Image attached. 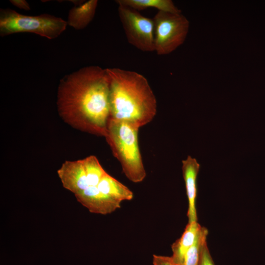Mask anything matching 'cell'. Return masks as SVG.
<instances>
[{
	"instance_id": "cell-13",
	"label": "cell",
	"mask_w": 265,
	"mask_h": 265,
	"mask_svg": "<svg viewBox=\"0 0 265 265\" xmlns=\"http://www.w3.org/2000/svg\"><path fill=\"white\" fill-rule=\"evenodd\" d=\"M208 235L207 229L202 227L197 239L185 255L181 265H199L203 246L207 243Z\"/></svg>"
},
{
	"instance_id": "cell-3",
	"label": "cell",
	"mask_w": 265,
	"mask_h": 265,
	"mask_svg": "<svg viewBox=\"0 0 265 265\" xmlns=\"http://www.w3.org/2000/svg\"><path fill=\"white\" fill-rule=\"evenodd\" d=\"M139 128L127 122L109 118L105 137L126 177L134 183L146 176L138 145Z\"/></svg>"
},
{
	"instance_id": "cell-14",
	"label": "cell",
	"mask_w": 265,
	"mask_h": 265,
	"mask_svg": "<svg viewBox=\"0 0 265 265\" xmlns=\"http://www.w3.org/2000/svg\"><path fill=\"white\" fill-rule=\"evenodd\" d=\"M199 265H215L210 253L207 243L203 246Z\"/></svg>"
},
{
	"instance_id": "cell-2",
	"label": "cell",
	"mask_w": 265,
	"mask_h": 265,
	"mask_svg": "<svg viewBox=\"0 0 265 265\" xmlns=\"http://www.w3.org/2000/svg\"><path fill=\"white\" fill-rule=\"evenodd\" d=\"M109 82L110 118L138 128L156 115V97L147 80L134 71L106 68Z\"/></svg>"
},
{
	"instance_id": "cell-11",
	"label": "cell",
	"mask_w": 265,
	"mask_h": 265,
	"mask_svg": "<svg viewBox=\"0 0 265 265\" xmlns=\"http://www.w3.org/2000/svg\"><path fill=\"white\" fill-rule=\"evenodd\" d=\"M98 187L105 194L121 203L133 198V192L128 187L107 173L101 179Z\"/></svg>"
},
{
	"instance_id": "cell-6",
	"label": "cell",
	"mask_w": 265,
	"mask_h": 265,
	"mask_svg": "<svg viewBox=\"0 0 265 265\" xmlns=\"http://www.w3.org/2000/svg\"><path fill=\"white\" fill-rule=\"evenodd\" d=\"M118 5V15L128 42L143 52L155 51L153 19L128 6Z\"/></svg>"
},
{
	"instance_id": "cell-12",
	"label": "cell",
	"mask_w": 265,
	"mask_h": 265,
	"mask_svg": "<svg viewBox=\"0 0 265 265\" xmlns=\"http://www.w3.org/2000/svg\"><path fill=\"white\" fill-rule=\"evenodd\" d=\"M115 1L118 4L125 5L138 11L153 8L160 11L181 13V11L171 0H117Z\"/></svg>"
},
{
	"instance_id": "cell-7",
	"label": "cell",
	"mask_w": 265,
	"mask_h": 265,
	"mask_svg": "<svg viewBox=\"0 0 265 265\" xmlns=\"http://www.w3.org/2000/svg\"><path fill=\"white\" fill-rule=\"evenodd\" d=\"M74 195L77 200L91 213L106 215L121 208V202L102 192L98 186L89 187Z\"/></svg>"
},
{
	"instance_id": "cell-16",
	"label": "cell",
	"mask_w": 265,
	"mask_h": 265,
	"mask_svg": "<svg viewBox=\"0 0 265 265\" xmlns=\"http://www.w3.org/2000/svg\"><path fill=\"white\" fill-rule=\"evenodd\" d=\"M10 2L15 6L26 11L30 10V7L27 2L25 0H10Z\"/></svg>"
},
{
	"instance_id": "cell-15",
	"label": "cell",
	"mask_w": 265,
	"mask_h": 265,
	"mask_svg": "<svg viewBox=\"0 0 265 265\" xmlns=\"http://www.w3.org/2000/svg\"><path fill=\"white\" fill-rule=\"evenodd\" d=\"M153 265H174L171 257L154 255Z\"/></svg>"
},
{
	"instance_id": "cell-5",
	"label": "cell",
	"mask_w": 265,
	"mask_h": 265,
	"mask_svg": "<svg viewBox=\"0 0 265 265\" xmlns=\"http://www.w3.org/2000/svg\"><path fill=\"white\" fill-rule=\"evenodd\" d=\"M153 19L155 51L157 54H168L184 43L189 31V22L182 13L158 11Z\"/></svg>"
},
{
	"instance_id": "cell-1",
	"label": "cell",
	"mask_w": 265,
	"mask_h": 265,
	"mask_svg": "<svg viewBox=\"0 0 265 265\" xmlns=\"http://www.w3.org/2000/svg\"><path fill=\"white\" fill-rule=\"evenodd\" d=\"M56 105L60 116L68 124L105 137L110 118L106 69L91 65L64 76L58 85Z\"/></svg>"
},
{
	"instance_id": "cell-9",
	"label": "cell",
	"mask_w": 265,
	"mask_h": 265,
	"mask_svg": "<svg viewBox=\"0 0 265 265\" xmlns=\"http://www.w3.org/2000/svg\"><path fill=\"white\" fill-rule=\"evenodd\" d=\"M202 227L197 222L188 223L181 237L171 245L174 265H181L185 255L197 239Z\"/></svg>"
},
{
	"instance_id": "cell-4",
	"label": "cell",
	"mask_w": 265,
	"mask_h": 265,
	"mask_svg": "<svg viewBox=\"0 0 265 265\" xmlns=\"http://www.w3.org/2000/svg\"><path fill=\"white\" fill-rule=\"evenodd\" d=\"M67 21L49 14L28 16L11 9L0 10V35L1 37L19 32H30L53 39L66 28Z\"/></svg>"
},
{
	"instance_id": "cell-10",
	"label": "cell",
	"mask_w": 265,
	"mask_h": 265,
	"mask_svg": "<svg viewBox=\"0 0 265 265\" xmlns=\"http://www.w3.org/2000/svg\"><path fill=\"white\" fill-rule=\"evenodd\" d=\"M98 2L97 0H90L72 8L68 13L67 25L77 30L86 27L94 18Z\"/></svg>"
},
{
	"instance_id": "cell-8",
	"label": "cell",
	"mask_w": 265,
	"mask_h": 265,
	"mask_svg": "<svg viewBox=\"0 0 265 265\" xmlns=\"http://www.w3.org/2000/svg\"><path fill=\"white\" fill-rule=\"evenodd\" d=\"M200 164L195 158L188 156L182 160V172L188 199V223L197 222L196 200L197 194V179Z\"/></svg>"
}]
</instances>
